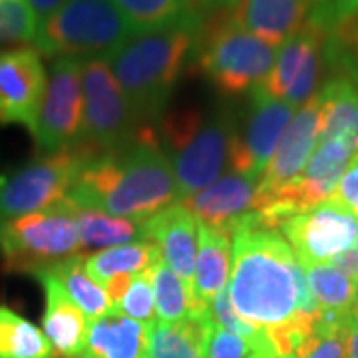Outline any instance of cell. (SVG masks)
I'll list each match as a JSON object with an SVG mask.
<instances>
[{
	"instance_id": "6da1fadb",
	"label": "cell",
	"mask_w": 358,
	"mask_h": 358,
	"mask_svg": "<svg viewBox=\"0 0 358 358\" xmlns=\"http://www.w3.org/2000/svg\"><path fill=\"white\" fill-rule=\"evenodd\" d=\"M66 197L78 207L134 221H148L176 203L173 169L154 126L141 124L126 145L90 159Z\"/></svg>"
},
{
	"instance_id": "7a4b0ae2",
	"label": "cell",
	"mask_w": 358,
	"mask_h": 358,
	"mask_svg": "<svg viewBox=\"0 0 358 358\" xmlns=\"http://www.w3.org/2000/svg\"><path fill=\"white\" fill-rule=\"evenodd\" d=\"M229 296L237 315L257 329H275L299 313L317 315L305 268L277 231L241 227L233 233Z\"/></svg>"
},
{
	"instance_id": "3957f363",
	"label": "cell",
	"mask_w": 358,
	"mask_h": 358,
	"mask_svg": "<svg viewBox=\"0 0 358 358\" xmlns=\"http://www.w3.org/2000/svg\"><path fill=\"white\" fill-rule=\"evenodd\" d=\"M201 28H167L136 34L108 58L140 124L157 122L189 64Z\"/></svg>"
},
{
	"instance_id": "277c9868",
	"label": "cell",
	"mask_w": 358,
	"mask_h": 358,
	"mask_svg": "<svg viewBox=\"0 0 358 358\" xmlns=\"http://www.w3.org/2000/svg\"><path fill=\"white\" fill-rule=\"evenodd\" d=\"M157 138L167 155L178 197L185 199L215 183L229 166L235 124L227 114L205 115L197 108L164 112Z\"/></svg>"
},
{
	"instance_id": "5b68a950",
	"label": "cell",
	"mask_w": 358,
	"mask_h": 358,
	"mask_svg": "<svg viewBox=\"0 0 358 358\" xmlns=\"http://www.w3.org/2000/svg\"><path fill=\"white\" fill-rule=\"evenodd\" d=\"M277 46L261 40L221 10L203 20L189 64L225 98L253 94L267 80Z\"/></svg>"
},
{
	"instance_id": "8992f818",
	"label": "cell",
	"mask_w": 358,
	"mask_h": 358,
	"mask_svg": "<svg viewBox=\"0 0 358 358\" xmlns=\"http://www.w3.org/2000/svg\"><path fill=\"white\" fill-rule=\"evenodd\" d=\"M131 36V28L112 0H68L38 26L34 48L54 60H108Z\"/></svg>"
},
{
	"instance_id": "52a82bcc",
	"label": "cell",
	"mask_w": 358,
	"mask_h": 358,
	"mask_svg": "<svg viewBox=\"0 0 358 358\" xmlns=\"http://www.w3.org/2000/svg\"><path fill=\"white\" fill-rule=\"evenodd\" d=\"M82 249L66 199L44 211L0 221V257L6 271L32 275L82 255Z\"/></svg>"
},
{
	"instance_id": "ba28073f",
	"label": "cell",
	"mask_w": 358,
	"mask_h": 358,
	"mask_svg": "<svg viewBox=\"0 0 358 358\" xmlns=\"http://www.w3.org/2000/svg\"><path fill=\"white\" fill-rule=\"evenodd\" d=\"M98 155L84 143L40 155L34 162L0 173V221L50 209L64 201L78 173Z\"/></svg>"
},
{
	"instance_id": "9c48e42d",
	"label": "cell",
	"mask_w": 358,
	"mask_h": 358,
	"mask_svg": "<svg viewBox=\"0 0 358 358\" xmlns=\"http://www.w3.org/2000/svg\"><path fill=\"white\" fill-rule=\"evenodd\" d=\"M82 94L84 117L78 141L84 143L92 154L114 152L136 136L141 124L112 74L108 60H82Z\"/></svg>"
},
{
	"instance_id": "30bf717a",
	"label": "cell",
	"mask_w": 358,
	"mask_h": 358,
	"mask_svg": "<svg viewBox=\"0 0 358 358\" xmlns=\"http://www.w3.org/2000/svg\"><path fill=\"white\" fill-rule=\"evenodd\" d=\"M82 60L56 58L50 64L38 122L32 134L38 154L48 155L74 145L82 134Z\"/></svg>"
},
{
	"instance_id": "8fae6325",
	"label": "cell",
	"mask_w": 358,
	"mask_h": 358,
	"mask_svg": "<svg viewBox=\"0 0 358 358\" xmlns=\"http://www.w3.org/2000/svg\"><path fill=\"white\" fill-rule=\"evenodd\" d=\"M279 229L301 267L327 265L358 245V219L334 197L287 219Z\"/></svg>"
},
{
	"instance_id": "7c38bea8",
	"label": "cell",
	"mask_w": 358,
	"mask_h": 358,
	"mask_svg": "<svg viewBox=\"0 0 358 358\" xmlns=\"http://www.w3.org/2000/svg\"><path fill=\"white\" fill-rule=\"evenodd\" d=\"M293 115L294 106L255 90L243 126H235L229 152L231 171L259 181Z\"/></svg>"
},
{
	"instance_id": "4fadbf2b",
	"label": "cell",
	"mask_w": 358,
	"mask_h": 358,
	"mask_svg": "<svg viewBox=\"0 0 358 358\" xmlns=\"http://www.w3.org/2000/svg\"><path fill=\"white\" fill-rule=\"evenodd\" d=\"M322 44L324 34L307 22L279 46L273 70L257 90L265 96L285 100L294 108L307 103L315 96L324 64Z\"/></svg>"
},
{
	"instance_id": "5bb4252c",
	"label": "cell",
	"mask_w": 358,
	"mask_h": 358,
	"mask_svg": "<svg viewBox=\"0 0 358 358\" xmlns=\"http://www.w3.org/2000/svg\"><path fill=\"white\" fill-rule=\"evenodd\" d=\"M48 72L34 46L0 50V126H24L34 134Z\"/></svg>"
},
{
	"instance_id": "9a60e30c",
	"label": "cell",
	"mask_w": 358,
	"mask_h": 358,
	"mask_svg": "<svg viewBox=\"0 0 358 358\" xmlns=\"http://www.w3.org/2000/svg\"><path fill=\"white\" fill-rule=\"evenodd\" d=\"M320 138V98L315 94L307 103L294 112L281 141L257 181L255 199L267 197L291 185L305 171L310 155L315 154Z\"/></svg>"
},
{
	"instance_id": "2e32d148",
	"label": "cell",
	"mask_w": 358,
	"mask_h": 358,
	"mask_svg": "<svg viewBox=\"0 0 358 358\" xmlns=\"http://www.w3.org/2000/svg\"><path fill=\"white\" fill-rule=\"evenodd\" d=\"M44 289L42 333L50 343L52 355L58 358H80L88 341V319L66 294L62 282L50 271L32 273Z\"/></svg>"
},
{
	"instance_id": "e0dca14e",
	"label": "cell",
	"mask_w": 358,
	"mask_h": 358,
	"mask_svg": "<svg viewBox=\"0 0 358 358\" xmlns=\"http://www.w3.org/2000/svg\"><path fill=\"white\" fill-rule=\"evenodd\" d=\"M257 181L239 173H225L201 192L185 197L181 203L189 209L197 223L233 235L239 221L253 211Z\"/></svg>"
},
{
	"instance_id": "ac0fdd59",
	"label": "cell",
	"mask_w": 358,
	"mask_h": 358,
	"mask_svg": "<svg viewBox=\"0 0 358 358\" xmlns=\"http://www.w3.org/2000/svg\"><path fill=\"white\" fill-rule=\"evenodd\" d=\"M145 239L159 247L162 261L185 282L195 299L193 271L197 255V219L189 213V209L183 203H171L157 215L148 219Z\"/></svg>"
},
{
	"instance_id": "d6986e66",
	"label": "cell",
	"mask_w": 358,
	"mask_h": 358,
	"mask_svg": "<svg viewBox=\"0 0 358 358\" xmlns=\"http://www.w3.org/2000/svg\"><path fill=\"white\" fill-rule=\"evenodd\" d=\"M313 0H239L233 18L245 30L273 46H281L307 24Z\"/></svg>"
},
{
	"instance_id": "ffe728a7",
	"label": "cell",
	"mask_w": 358,
	"mask_h": 358,
	"mask_svg": "<svg viewBox=\"0 0 358 358\" xmlns=\"http://www.w3.org/2000/svg\"><path fill=\"white\" fill-rule=\"evenodd\" d=\"M320 98V138L358 155V90L346 76L334 74L317 92Z\"/></svg>"
},
{
	"instance_id": "44dd1931",
	"label": "cell",
	"mask_w": 358,
	"mask_h": 358,
	"mask_svg": "<svg viewBox=\"0 0 358 358\" xmlns=\"http://www.w3.org/2000/svg\"><path fill=\"white\" fill-rule=\"evenodd\" d=\"M150 327L112 310L90 322L82 358H148Z\"/></svg>"
},
{
	"instance_id": "7402d4cb",
	"label": "cell",
	"mask_w": 358,
	"mask_h": 358,
	"mask_svg": "<svg viewBox=\"0 0 358 358\" xmlns=\"http://www.w3.org/2000/svg\"><path fill=\"white\" fill-rule=\"evenodd\" d=\"M197 255L193 271V294L197 303L209 307L223 289H227L231 273L233 235L225 229H213L197 223Z\"/></svg>"
},
{
	"instance_id": "603a6c76",
	"label": "cell",
	"mask_w": 358,
	"mask_h": 358,
	"mask_svg": "<svg viewBox=\"0 0 358 358\" xmlns=\"http://www.w3.org/2000/svg\"><path fill=\"white\" fill-rule=\"evenodd\" d=\"M213 327L211 313L178 322L155 320L148 336V358H207Z\"/></svg>"
},
{
	"instance_id": "cb8c5ba5",
	"label": "cell",
	"mask_w": 358,
	"mask_h": 358,
	"mask_svg": "<svg viewBox=\"0 0 358 358\" xmlns=\"http://www.w3.org/2000/svg\"><path fill=\"white\" fill-rule=\"evenodd\" d=\"M134 36L167 28H201L203 18L185 0H112Z\"/></svg>"
},
{
	"instance_id": "d4e9b609",
	"label": "cell",
	"mask_w": 358,
	"mask_h": 358,
	"mask_svg": "<svg viewBox=\"0 0 358 358\" xmlns=\"http://www.w3.org/2000/svg\"><path fill=\"white\" fill-rule=\"evenodd\" d=\"M157 261H162L159 247L154 241H138V243L115 245L98 253L84 255L82 263L90 279L106 289V285L115 277L150 271Z\"/></svg>"
},
{
	"instance_id": "484cf974",
	"label": "cell",
	"mask_w": 358,
	"mask_h": 358,
	"mask_svg": "<svg viewBox=\"0 0 358 358\" xmlns=\"http://www.w3.org/2000/svg\"><path fill=\"white\" fill-rule=\"evenodd\" d=\"M68 211L76 221L80 241L88 249H108L115 245H126L134 239H145V221L112 217L98 209L78 207L68 197Z\"/></svg>"
},
{
	"instance_id": "4316f807",
	"label": "cell",
	"mask_w": 358,
	"mask_h": 358,
	"mask_svg": "<svg viewBox=\"0 0 358 358\" xmlns=\"http://www.w3.org/2000/svg\"><path fill=\"white\" fill-rule=\"evenodd\" d=\"M82 261H84V255L72 257L46 271H50L52 275L62 282L66 294L84 313V317L96 320L110 315L114 310V303L103 287L90 279Z\"/></svg>"
},
{
	"instance_id": "83f0119b",
	"label": "cell",
	"mask_w": 358,
	"mask_h": 358,
	"mask_svg": "<svg viewBox=\"0 0 358 358\" xmlns=\"http://www.w3.org/2000/svg\"><path fill=\"white\" fill-rule=\"evenodd\" d=\"M150 281L154 289L155 319L162 322H178L187 317L209 315V307L199 305L185 287V282L167 267L164 261H157L150 268Z\"/></svg>"
},
{
	"instance_id": "f1b7e54d",
	"label": "cell",
	"mask_w": 358,
	"mask_h": 358,
	"mask_svg": "<svg viewBox=\"0 0 358 358\" xmlns=\"http://www.w3.org/2000/svg\"><path fill=\"white\" fill-rule=\"evenodd\" d=\"M50 343L34 322L0 307V358H52Z\"/></svg>"
},
{
	"instance_id": "f546056e",
	"label": "cell",
	"mask_w": 358,
	"mask_h": 358,
	"mask_svg": "<svg viewBox=\"0 0 358 358\" xmlns=\"http://www.w3.org/2000/svg\"><path fill=\"white\" fill-rule=\"evenodd\" d=\"M305 268L307 285L319 310H331L350 317V307L357 294V282L350 281L333 265H308Z\"/></svg>"
},
{
	"instance_id": "4dcf8cb0",
	"label": "cell",
	"mask_w": 358,
	"mask_h": 358,
	"mask_svg": "<svg viewBox=\"0 0 358 358\" xmlns=\"http://www.w3.org/2000/svg\"><path fill=\"white\" fill-rule=\"evenodd\" d=\"M324 64L334 70V74L352 78L358 74V13L345 20L336 30L324 36L322 44Z\"/></svg>"
},
{
	"instance_id": "1f68e13d",
	"label": "cell",
	"mask_w": 358,
	"mask_h": 358,
	"mask_svg": "<svg viewBox=\"0 0 358 358\" xmlns=\"http://www.w3.org/2000/svg\"><path fill=\"white\" fill-rule=\"evenodd\" d=\"M36 30L38 22L28 0H0V50L34 42Z\"/></svg>"
},
{
	"instance_id": "d6a6232c",
	"label": "cell",
	"mask_w": 358,
	"mask_h": 358,
	"mask_svg": "<svg viewBox=\"0 0 358 358\" xmlns=\"http://www.w3.org/2000/svg\"><path fill=\"white\" fill-rule=\"evenodd\" d=\"M114 310L129 319L140 320L143 324H154L157 319H155V299L150 281V271L129 277L126 291L114 303Z\"/></svg>"
},
{
	"instance_id": "836d02e7",
	"label": "cell",
	"mask_w": 358,
	"mask_h": 358,
	"mask_svg": "<svg viewBox=\"0 0 358 358\" xmlns=\"http://www.w3.org/2000/svg\"><path fill=\"white\" fill-rule=\"evenodd\" d=\"M358 13V0H313L308 22L327 36Z\"/></svg>"
},
{
	"instance_id": "e575fe53",
	"label": "cell",
	"mask_w": 358,
	"mask_h": 358,
	"mask_svg": "<svg viewBox=\"0 0 358 358\" xmlns=\"http://www.w3.org/2000/svg\"><path fill=\"white\" fill-rule=\"evenodd\" d=\"M255 348L257 345L253 341L229 333L215 324L209 338L207 358H247Z\"/></svg>"
},
{
	"instance_id": "d590c367",
	"label": "cell",
	"mask_w": 358,
	"mask_h": 358,
	"mask_svg": "<svg viewBox=\"0 0 358 358\" xmlns=\"http://www.w3.org/2000/svg\"><path fill=\"white\" fill-rule=\"evenodd\" d=\"M333 197L338 203L345 205L346 209L358 219V155H355L352 162L348 164L336 189H334Z\"/></svg>"
},
{
	"instance_id": "8d00e7d4",
	"label": "cell",
	"mask_w": 358,
	"mask_h": 358,
	"mask_svg": "<svg viewBox=\"0 0 358 358\" xmlns=\"http://www.w3.org/2000/svg\"><path fill=\"white\" fill-rule=\"evenodd\" d=\"M346 333L319 334L303 358H345Z\"/></svg>"
},
{
	"instance_id": "74e56055",
	"label": "cell",
	"mask_w": 358,
	"mask_h": 358,
	"mask_svg": "<svg viewBox=\"0 0 358 358\" xmlns=\"http://www.w3.org/2000/svg\"><path fill=\"white\" fill-rule=\"evenodd\" d=\"M329 265H333L336 271H341L350 281H355L358 285V245L345 251V253H341L338 257H334Z\"/></svg>"
},
{
	"instance_id": "f35d334b",
	"label": "cell",
	"mask_w": 358,
	"mask_h": 358,
	"mask_svg": "<svg viewBox=\"0 0 358 358\" xmlns=\"http://www.w3.org/2000/svg\"><path fill=\"white\" fill-rule=\"evenodd\" d=\"M185 2L205 20L207 16L221 10H233L239 0H185Z\"/></svg>"
},
{
	"instance_id": "ab89813d",
	"label": "cell",
	"mask_w": 358,
	"mask_h": 358,
	"mask_svg": "<svg viewBox=\"0 0 358 358\" xmlns=\"http://www.w3.org/2000/svg\"><path fill=\"white\" fill-rule=\"evenodd\" d=\"M66 2H68V0H28V4H30L32 13H34V16H36V22H38V26L42 24L46 18H50L52 14L56 13V10H60Z\"/></svg>"
},
{
	"instance_id": "60d3db41",
	"label": "cell",
	"mask_w": 358,
	"mask_h": 358,
	"mask_svg": "<svg viewBox=\"0 0 358 358\" xmlns=\"http://www.w3.org/2000/svg\"><path fill=\"white\" fill-rule=\"evenodd\" d=\"M345 358H358V322H352L346 331Z\"/></svg>"
},
{
	"instance_id": "b9f144b4",
	"label": "cell",
	"mask_w": 358,
	"mask_h": 358,
	"mask_svg": "<svg viewBox=\"0 0 358 358\" xmlns=\"http://www.w3.org/2000/svg\"><path fill=\"white\" fill-rule=\"evenodd\" d=\"M247 358H277V355H275V350H273V346H261V348H255L251 355Z\"/></svg>"
},
{
	"instance_id": "7bdbcfd3",
	"label": "cell",
	"mask_w": 358,
	"mask_h": 358,
	"mask_svg": "<svg viewBox=\"0 0 358 358\" xmlns=\"http://www.w3.org/2000/svg\"><path fill=\"white\" fill-rule=\"evenodd\" d=\"M358 322V289L355 294V301H352V307H350V324Z\"/></svg>"
},
{
	"instance_id": "ee69618b",
	"label": "cell",
	"mask_w": 358,
	"mask_h": 358,
	"mask_svg": "<svg viewBox=\"0 0 358 358\" xmlns=\"http://www.w3.org/2000/svg\"><path fill=\"white\" fill-rule=\"evenodd\" d=\"M348 80H350V82H352V84H355V86H357V90H358V74H357V76L348 78Z\"/></svg>"
},
{
	"instance_id": "f6af8a7d",
	"label": "cell",
	"mask_w": 358,
	"mask_h": 358,
	"mask_svg": "<svg viewBox=\"0 0 358 358\" xmlns=\"http://www.w3.org/2000/svg\"><path fill=\"white\" fill-rule=\"evenodd\" d=\"M80 358H82V357H80Z\"/></svg>"
}]
</instances>
